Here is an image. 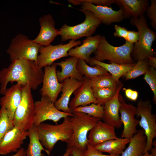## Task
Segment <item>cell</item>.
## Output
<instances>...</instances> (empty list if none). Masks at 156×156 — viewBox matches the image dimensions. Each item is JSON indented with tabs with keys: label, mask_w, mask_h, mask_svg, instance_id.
<instances>
[{
	"label": "cell",
	"mask_w": 156,
	"mask_h": 156,
	"mask_svg": "<svg viewBox=\"0 0 156 156\" xmlns=\"http://www.w3.org/2000/svg\"><path fill=\"white\" fill-rule=\"evenodd\" d=\"M44 71L37 63L25 60H15L0 71V93L4 95L8 84L16 82L23 86H29L36 90L42 83Z\"/></svg>",
	"instance_id": "6da1fadb"
},
{
	"label": "cell",
	"mask_w": 156,
	"mask_h": 156,
	"mask_svg": "<svg viewBox=\"0 0 156 156\" xmlns=\"http://www.w3.org/2000/svg\"><path fill=\"white\" fill-rule=\"evenodd\" d=\"M129 22L137 28L139 35L138 40L133 45L131 54L133 61L137 62L155 56L156 52L152 47L155 40L156 33L149 27L147 18L144 15L138 18H131Z\"/></svg>",
	"instance_id": "7a4b0ae2"
},
{
	"label": "cell",
	"mask_w": 156,
	"mask_h": 156,
	"mask_svg": "<svg viewBox=\"0 0 156 156\" xmlns=\"http://www.w3.org/2000/svg\"><path fill=\"white\" fill-rule=\"evenodd\" d=\"M36 127L41 143L50 153L57 142L60 141L67 143L73 133L70 117L64 118L60 124L52 125L42 123Z\"/></svg>",
	"instance_id": "3957f363"
},
{
	"label": "cell",
	"mask_w": 156,
	"mask_h": 156,
	"mask_svg": "<svg viewBox=\"0 0 156 156\" xmlns=\"http://www.w3.org/2000/svg\"><path fill=\"white\" fill-rule=\"evenodd\" d=\"M72 113L73 115L70 118L73 133L67 143V148L75 147L83 152L88 144V132L101 119L81 112H73Z\"/></svg>",
	"instance_id": "277c9868"
},
{
	"label": "cell",
	"mask_w": 156,
	"mask_h": 156,
	"mask_svg": "<svg viewBox=\"0 0 156 156\" xmlns=\"http://www.w3.org/2000/svg\"><path fill=\"white\" fill-rule=\"evenodd\" d=\"M133 45V44L125 41V43L120 46H114L109 43L104 36H101L92 57L100 62L108 60L119 64H133L135 62L131 56Z\"/></svg>",
	"instance_id": "5b68a950"
},
{
	"label": "cell",
	"mask_w": 156,
	"mask_h": 156,
	"mask_svg": "<svg viewBox=\"0 0 156 156\" xmlns=\"http://www.w3.org/2000/svg\"><path fill=\"white\" fill-rule=\"evenodd\" d=\"M84 14L85 18L82 23L73 26L64 24L58 29L62 41L75 40L82 37L92 36L102 23L91 11L82 8L78 9Z\"/></svg>",
	"instance_id": "8992f818"
},
{
	"label": "cell",
	"mask_w": 156,
	"mask_h": 156,
	"mask_svg": "<svg viewBox=\"0 0 156 156\" xmlns=\"http://www.w3.org/2000/svg\"><path fill=\"white\" fill-rule=\"evenodd\" d=\"M29 85L23 86L21 101L16 108L12 122L15 127L28 131L34 126L35 102Z\"/></svg>",
	"instance_id": "52a82bcc"
},
{
	"label": "cell",
	"mask_w": 156,
	"mask_h": 156,
	"mask_svg": "<svg viewBox=\"0 0 156 156\" xmlns=\"http://www.w3.org/2000/svg\"><path fill=\"white\" fill-rule=\"evenodd\" d=\"M40 46L25 35L19 34L12 39L6 51L12 62L17 60H25L37 63Z\"/></svg>",
	"instance_id": "ba28073f"
},
{
	"label": "cell",
	"mask_w": 156,
	"mask_h": 156,
	"mask_svg": "<svg viewBox=\"0 0 156 156\" xmlns=\"http://www.w3.org/2000/svg\"><path fill=\"white\" fill-rule=\"evenodd\" d=\"M152 106L149 100H140L138 101L136 115L140 117L139 124L146 137L145 153L152 148L153 140L156 137V116L152 114Z\"/></svg>",
	"instance_id": "9c48e42d"
},
{
	"label": "cell",
	"mask_w": 156,
	"mask_h": 156,
	"mask_svg": "<svg viewBox=\"0 0 156 156\" xmlns=\"http://www.w3.org/2000/svg\"><path fill=\"white\" fill-rule=\"evenodd\" d=\"M81 44L79 40H71L65 44H50L46 47L41 46L37 57V64L42 68L46 66H50L55 60L68 56V52L70 49Z\"/></svg>",
	"instance_id": "30bf717a"
},
{
	"label": "cell",
	"mask_w": 156,
	"mask_h": 156,
	"mask_svg": "<svg viewBox=\"0 0 156 156\" xmlns=\"http://www.w3.org/2000/svg\"><path fill=\"white\" fill-rule=\"evenodd\" d=\"M72 113H68L58 110L54 103L49 98L41 97L40 100L35 102V116L34 126L37 127L47 120L57 122L62 118L71 117Z\"/></svg>",
	"instance_id": "8fae6325"
},
{
	"label": "cell",
	"mask_w": 156,
	"mask_h": 156,
	"mask_svg": "<svg viewBox=\"0 0 156 156\" xmlns=\"http://www.w3.org/2000/svg\"><path fill=\"white\" fill-rule=\"evenodd\" d=\"M120 102L119 112L120 120L124 128L121 133V138L130 140L137 132L136 127L139 125V120L135 118L136 107L132 104H127L120 93L118 95Z\"/></svg>",
	"instance_id": "7c38bea8"
},
{
	"label": "cell",
	"mask_w": 156,
	"mask_h": 156,
	"mask_svg": "<svg viewBox=\"0 0 156 156\" xmlns=\"http://www.w3.org/2000/svg\"><path fill=\"white\" fill-rule=\"evenodd\" d=\"M56 63L44 67L42 85L40 90L42 97L49 98L53 103L57 100L61 91L62 83H60L56 75Z\"/></svg>",
	"instance_id": "4fadbf2b"
},
{
	"label": "cell",
	"mask_w": 156,
	"mask_h": 156,
	"mask_svg": "<svg viewBox=\"0 0 156 156\" xmlns=\"http://www.w3.org/2000/svg\"><path fill=\"white\" fill-rule=\"evenodd\" d=\"M29 134V131H25L14 127L0 141V155H5L16 152Z\"/></svg>",
	"instance_id": "5bb4252c"
},
{
	"label": "cell",
	"mask_w": 156,
	"mask_h": 156,
	"mask_svg": "<svg viewBox=\"0 0 156 156\" xmlns=\"http://www.w3.org/2000/svg\"><path fill=\"white\" fill-rule=\"evenodd\" d=\"M81 8L92 12L105 25H109L113 23H120L124 19L123 10L116 11L110 7L95 5L83 2Z\"/></svg>",
	"instance_id": "9a60e30c"
},
{
	"label": "cell",
	"mask_w": 156,
	"mask_h": 156,
	"mask_svg": "<svg viewBox=\"0 0 156 156\" xmlns=\"http://www.w3.org/2000/svg\"><path fill=\"white\" fill-rule=\"evenodd\" d=\"M40 29L37 36L33 40L40 46H47L58 35V29L55 27V23L52 16L44 15L39 19Z\"/></svg>",
	"instance_id": "2e32d148"
},
{
	"label": "cell",
	"mask_w": 156,
	"mask_h": 156,
	"mask_svg": "<svg viewBox=\"0 0 156 156\" xmlns=\"http://www.w3.org/2000/svg\"><path fill=\"white\" fill-rule=\"evenodd\" d=\"M83 76L82 84L74 91V96L69 103V107L72 111L78 107L86 106L92 103L97 104L92 88L90 79Z\"/></svg>",
	"instance_id": "e0dca14e"
},
{
	"label": "cell",
	"mask_w": 156,
	"mask_h": 156,
	"mask_svg": "<svg viewBox=\"0 0 156 156\" xmlns=\"http://www.w3.org/2000/svg\"><path fill=\"white\" fill-rule=\"evenodd\" d=\"M101 120L98 121L90 130L88 137V144L93 147L108 140L118 138L115 128Z\"/></svg>",
	"instance_id": "ac0fdd59"
},
{
	"label": "cell",
	"mask_w": 156,
	"mask_h": 156,
	"mask_svg": "<svg viewBox=\"0 0 156 156\" xmlns=\"http://www.w3.org/2000/svg\"><path fill=\"white\" fill-rule=\"evenodd\" d=\"M123 86V83H121L118 86L113 97L103 106L104 113L102 119L103 122L118 129L122 125L119 116L120 102L118 95Z\"/></svg>",
	"instance_id": "d6986e66"
},
{
	"label": "cell",
	"mask_w": 156,
	"mask_h": 156,
	"mask_svg": "<svg viewBox=\"0 0 156 156\" xmlns=\"http://www.w3.org/2000/svg\"><path fill=\"white\" fill-rule=\"evenodd\" d=\"M23 87L17 83L13 85L7 89L0 99L1 106L5 107L9 118L12 121L15 111L21 101Z\"/></svg>",
	"instance_id": "ffe728a7"
},
{
	"label": "cell",
	"mask_w": 156,
	"mask_h": 156,
	"mask_svg": "<svg viewBox=\"0 0 156 156\" xmlns=\"http://www.w3.org/2000/svg\"><path fill=\"white\" fill-rule=\"evenodd\" d=\"M101 38L100 34L87 37L83 41L82 45L70 49L68 52V55L83 60L89 64L91 58L90 56L95 51Z\"/></svg>",
	"instance_id": "44dd1931"
},
{
	"label": "cell",
	"mask_w": 156,
	"mask_h": 156,
	"mask_svg": "<svg viewBox=\"0 0 156 156\" xmlns=\"http://www.w3.org/2000/svg\"><path fill=\"white\" fill-rule=\"evenodd\" d=\"M83 81L71 78H67L63 81L61 90V96L54 103L55 106L58 110L66 113H72L73 111L68 106L70 97L74 91L82 84Z\"/></svg>",
	"instance_id": "7402d4cb"
},
{
	"label": "cell",
	"mask_w": 156,
	"mask_h": 156,
	"mask_svg": "<svg viewBox=\"0 0 156 156\" xmlns=\"http://www.w3.org/2000/svg\"><path fill=\"white\" fill-rule=\"evenodd\" d=\"M116 3L122 10L124 19L139 18L144 15L149 6L148 0H116Z\"/></svg>",
	"instance_id": "603a6c76"
},
{
	"label": "cell",
	"mask_w": 156,
	"mask_h": 156,
	"mask_svg": "<svg viewBox=\"0 0 156 156\" xmlns=\"http://www.w3.org/2000/svg\"><path fill=\"white\" fill-rule=\"evenodd\" d=\"M79 59L73 57L67 58L64 61L56 63L57 66L61 67V70L56 71L58 81L62 83L66 79L71 78L79 81H83L84 76L80 74L77 68V64Z\"/></svg>",
	"instance_id": "cb8c5ba5"
},
{
	"label": "cell",
	"mask_w": 156,
	"mask_h": 156,
	"mask_svg": "<svg viewBox=\"0 0 156 156\" xmlns=\"http://www.w3.org/2000/svg\"><path fill=\"white\" fill-rule=\"evenodd\" d=\"M146 145V137L144 131L138 130L120 156H142L145 153Z\"/></svg>",
	"instance_id": "d4e9b609"
},
{
	"label": "cell",
	"mask_w": 156,
	"mask_h": 156,
	"mask_svg": "<svg viewBox=\"0 0 156 156\" xmlns=\"http://www.w3.org/2000/svg\"><path fill=\"white\" fill-rule=\"evenodd\" d=\"M109 64L97 61L92 57H91L89 63L91 66L96 65H99L109 72L112 77L117 81H119L120 78L127 72L135 64H119L114 62H109Z\"/></svg>",
	"instance_id": "484cf974"
},
{
	"label": "cell",
	"mask_w": 156,
	"mask_h": 156,
	"mask_svg": "<svg viewBox=\"0 0 156 156\" xmlns=\"http://www.w3.org/2000/svg\"><path fill=\"white\" fill-rule=\"evenodd\" d=\"M129 142L130 140L128 139L118 138L108 140L94 147L102 152H106L111 155H120Z\"/></svg>",
	"instance_id": "4316f807"
},
{
	"label": "cell",
	"mask_w": 156,
	"mask_h": 156,
	"mask_svg": "<svg viewBox=\"0 0 156 156\" xmlns=\"http://www.w3.org/2000/svg\"><path fill=\"white\" fill-rule=\"evenodd\" d=\"M29 131L28 136L29 142L28 147L25 150V156H45L42 153V151H44L48 155L50 154L43 146L39 138L37 129V127L34 126Z\"/></svg>",
	"instance_id": "83f0119b"
},
{
	"label": "cell",
	"mask_w": 156,
	"mask_h": 156,
	"mask_svg": "<svg viewBox=\"0 0 156 156\" xmlns=\"http://www.w3.org/2000/svg\"><path fill=\"white\" fill-rule=\"evenodd\" d=\"M77 68L79 73L90 79L96 77L109 73L102 67L97 65L92 67L88 65L84 60L79 59Z\"/></svg>",
	"instance_id": "f1b7e54d"
},
{
	"label": "cell",
	"mask_w": 156,
	"mask_h": 156,
	"mask_svg": "<svg viewBox=\"0 0 156 156\" xmlns=\"http://www.w3.org/2000/svg\"><path fill=\"white\" fill-rule=\"evenodd\" d=\"M92 87L117 88L121 83L116 81L110 74L100 75L90 79Z\"/></svg>",
	"instance_id": "f546056e"
},
{
	"label": "cell",
	"mask_w": 156,
	"mask_h": 156,
	"mask_svg": "<svg viewBox=\"0 0 156 156\" xmlns=\"http://www.w3.org/2000/svg\"><path fill=\"white\" fill-rule=\"evenodd\" d=\"M117 88L92 87L97 104L104 105L113 97Z\"/></svg>",
	"instance_id": "4dcf8cb0"
},
{
	"label": "cell",
	"mask_w": 156,
	"mask_h": 156,
	"mask_svg": "<svg viewBox=\"0 0 156 156\" xmlns=\"http://www.w3.org/2000/svg\"><path fill=\"white\" fill-rule=\"evenodd\" d=\"M149 67L147 60L139 61L122 76L126 80L136 78L142 75H144Z\"/></svg>",
	"instance_id": "1f68e13d"
},
{
	"label": "cell",
	"mask_w": 156,
	"mask_h": 156,
	"mask_svg": "<svg viewBox=\"0 0 156 156\" xmlns=\"http://www.w3.org/2000/svg\"><path fill=\"white\" fill-rule=\"evenodd\" d=\"M73 112L83 113L102 119L103 117L104 109L103 106L98 104L92 103L89 105L77 107Z\"/></svg>",
	"instance_id": "d6a6232c"
},
{
	"label": "cell",
	"mask_w": 156,
	"mask_h": 156,
	"mask_svg": "<svg viewBox=\"0 0 156 156\" xmlns=\"http://www.w3.org/2000/svg\"><path fill=\"white\" fill-rule=\"evenodd\" d=\"M14 127L12 121L9 118L5 107L0 109V141L4 135Z\"/></svg>",
	"instance_id": "836d02e7"
},
{
	"label": "cell",
	"mask_w": 156,
	"mask_h": 156,
	"mask_svg": "<svg viewBox=\"0 0 156 156\" xmlns=\"http://www.w3.org/2000/svg\"><path fill=\"white\" fill-rule=\"evenodd\" d=\"M154 68L149 66L144 75V79L149 85L154 96L153 100L156 103V70Z\"/></svg>",
	"instance_id": "e575fe53"
},
{
	"label": "cell",
	"mask_w": 156,
	"mask_h": 156,
	"mask_svg": "<svg viewBox=\"0 0 156 156\" xmlns=\"http://www.w3.org/2000/svg\"><path fill=\"white\" fill-rule=\"evenodd\" d=\"M68 1L69 3L74 5H79L85 2L95 5L108 7L116 3V0H69Z\"/></svg>",
	"instance_id": "d590c367"
},
{
	"label": "cell",
	"mask_w": 156,
	"mask_h": 156,
	"mask_svg": "<svg viewBox=\"0 0 156 156\" xmlns=\"http://www.w3.org/2000/svg\"><path fill=\"white\" fill-rule=\"evenodd\" d=\"M150 6L148 7L146 12L147 15L151 21L152 27L156 29V0H151Z\"/></svg>",
	"instance_id": "8d00e7d4"
},
{
	"label": "cell",
	"mask_w": 156,
	"mask_h": 156,
	"mask_svg": "<svg viewBox=\"0 0 156 156\" xmlns=\"http://www.w3.org/2000/svg\"><path fill=\"white\" fill-rule=\"evenodd\" d=\"M84 156H120V155H107L95 149L94 147L88 144L86 150L83 152Z\"/></svg>",
	"instance_id": "74e56055"
},
{
	"label": "cell",
	"mask_w": 156,
	"mask_h": 156,
	"mask_svg": "<svg viewBox=\"0 0 156 156\" xmlns=\"http://www.w3.org/2000/svg\"><path fill=\"white\" fill-rule=\"evenodd\" d=\"M114 29L115 31L113 33L114 36L122 38L125 40H126L128 31L127 29L124 27L115 25Z\"/></svg>",
	"instance_id": "f35d334b"
},
{
	"label": "cell",
	"mask_w": 156,
	"mask_h": 156,
	"mask_svg": "<svg viewBox=\"0 0 156 156\" xmlns=\"http://www.w3.org/2000/svg\"><path fill=\"white\" fill-rule=\"evenodd\" d=\"M139 36L138 31L133 30L128 31L125 40L130 43L135 44L138 41Z\"/></svg>",
	"instance_id": "ab89813d"
},
{
	"label": "cell",
	"mask_w": 156,
	"mask_h": 156,
	"mask_svg": "<svg viewBox=\"0 0 156 156\" xmlns=\"http://www.w3.org/2000/svg\"><path fill=\"white\" fill-rule=\"evenodd\" d=\"M70 155L71 156H84L83 152L75 147H72Z\"/></svg>",
	"instance_id": "60d3db41"
},
{
	"label": "cell",
	"mask_w": 156,
	"mask_h": 156,
	"mask_svg": "<svg viewBox=\"0 0 156 156\" xmlns=\"http://www.w3.org/2000/svg\"><path fill=\"white\" fill-rule=\"evenodd\" d=\"M147 60L148 64L149 66L156 68V57L155 56L149 57Z\"/></svg>",
	"instance_id": "b9f144b4"
},
{
	"label": "cell",
	"mask_w": 156,
	"mask_h": 156,
	"mask_svg": "<svg viewBox=\"0 0 156 156\" xmlns=\"http://www.w3.org/2000/svg\"><path fill=\"white\" fill-rule=\"evenodd\" d=\"M123 90L124 91L126 97L130 100L133 90L130 88H123Z\"/></svg>",
	"instance_id": "7bdbcfd3"
},
{
	"label": "cell",
	"mask_w": 156,
	"mask_h": 156,
	"mask_svg": "<svg viewBox=\"0 0 156 156\" xmlns=\"http://www.w3.org/2000/svg\"><path fill=\"white\" fill-rule=\"evenodd\" d=\"M25 150L23 147H21L14 155L10 156H25ZM0 156H2L0 155Z\"/></svg>",
	"instance_id": "ee69618b"
},
{
	"label": "cell",
	"mask_w": 156,
	"mask_h": 156,
	"mask_svg": "<svg viewBox=\"0 0 156 156\" xmlns=\"http://www.w3.org/2000/svg\"><path fill=\"white\" fill-rule=\"evenodd\" d=\"M139 93L136 90H133L130 100L133 101H135L138 99Z\"/></svg>",
	"instance_id": "f6af8a7d"
},
{
	"label": "cell",
	"mask_w": 156,
	"mask_h": 156,
	"mask_svg": "<svg viewBox=\"0 0 156 156\" xmlns=\"http://www.w3.org/2000/svg\"><path fill=\"white\" fill-rule=\"evenodd\" d=\"M156 141H153L152 144V145L154 146V147L152 148L150 151H151L152 156H156Z\"/></svg>",
	"instance_id": "bcb514c9"
},
{
	"label": "cell",
	"mask_w": 156,
	"mask_h": 156,
	"mask_svg": "<svg viewBox=\"0 0 156 156\" xmlns=\"http://www.w3.org/2000/svg\"><path fill=\"white\" fill-rule=\"evenodd\" d=\"M71 150V147L67 148L66 151L62 156H69L70 155Z\"/></svg>",
	"instance_id": "7dc6e473"
},
{
	"label": "cell",
	"mask_w": 156,
	"mask_h": 156,
	"mask_svg": "<svg viewBox=\"0 0 156 156\" xmlns=\"http://www.w3.org/2000/svg\"><path fill=\"white\" fill-rule=\"evenodd\" d=\"M142 156H152V154H150L148 152H146Z\"/></svg>",
	"instance_id": "c3c4849f"
}]
</instances>
